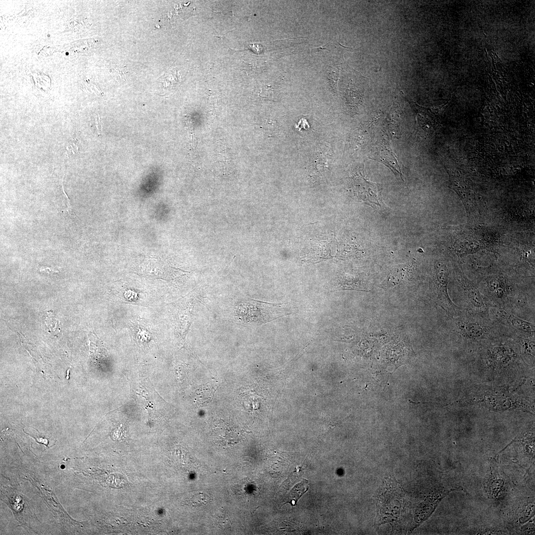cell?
<instances>
[{
  "mask_svg": "<svg viewBox=\"0 0 535 535\" xmlns=\"http://www.w3.org/2000/svg\"><path fill=\"white\" fill-rule=\"evenodd\" d=\"M273 90L269 86L268 88H265L261 90V96L263 98L270 99L273 97Z\"/></svg>",
  "mask_w": 535,
  "mask_h": 535,
  "instance_id": "9a60e30c",
  "label": "cell"
},
{
  "mask_svg": "<svg viewBox=\"0 0 535 535\" xmlns=\"http://www.w3.org/2000/svg\"><path fill=\"white\" fill-rule=\"evenodd\" d=\"M371 157L374 160L380 161L388 167L395 175L399 176L402 180V172L395 154L388 140L383 138L375 145Z\"/></svg>",
  "mask_w": 535,
  "mask_h": 535,
  "instance_id": "3957f363",
  "label": "cell"
},
{
  "mask_svg": "<svg viewBox=\"0 0 535 535\" xmlns=\"http://www.w3.org/2000/svg\"><path fill=\"white\" fill-rule=\"evenodd\" d=\"M210 497L203 492H196L191 494L184 501V504L194 507L205 505L209 503Z\"/></svg>",
  "mask_w": 535,
  "mask_h": 535,
  "instance_id": "30bf717a",
  "label": "cell"
},
{
  "mask_svg": "<svg viewBox=\"0 0 535 535\" xmlns=\"http://www.w3.org/2000/svg\"><path fill=\"white\" fill-rule=\"evenodd\" d=\"M534 341L525 340L523 343L524 349L526 352L534 356L535 343Z\"/></svg>",
  "mask_w": 535,
  "mask_h": 535,
  "instance_id": "5bb4252c",
  "label": "cell"
},
{
  "mask_svg": "<svg viewBox=\"0 0 535 535\" xmlns=\"http://www.w3.org/2000/svg\"><path fill=\"white\" fill-rule=\"evenodd\" d=\"M91 125L93 127L94 132L98 135H101L102 132V120L100 117L96 116L94 121L91 123Z\"/></svg>",
  "mask_w": 535,
  "mask_h": 535,
  "instance_id": "7c38bea8",
  "label": "cell"
},
{
  "mask_svg": "<svg viewBox=\"0 0 535 535\" xmlns=\"http://www.w3.org/2000/svg\"><path fill=\"white\" fill-rule=\"evenodd\" d=\"M434 270L437 294V303L450 314H455L458 307L452 302L448 293V268L443 261L438 260L434 264Z\"/></svg>",
  "mask_w": 535,
  "mask_h": 535,
  "instance_id": "7a4b0ae2",
  "label": "cell"
},
{
  "mask_svg": "<svg viewBox=\"0 0 535 535\" xmlns=\"http://www.w3.org/2000/svg\"><path fill=\"white\" fill-rule=\"evenodd\" d=\"M308 482L306 480L295 485L289 494L288 502L295 505L301 496L308 490Z\"/></svg>",
  "mask_w": 535,
  "mask_h": 535,
  "instance_id": "8fae6325",
  "label": "cell"
},
{
  "mask_svg": "<svg viewBox=\"0 0 535 535\" xmlns=\"http://www.w3.org/2000/svg\"><path fill=\"white\" fill-rule=\"evenodd\" d=\"M458 328L462 335L473 340L482 339L488 333L485 326L477 321H462L458 323Z\"/></svg>",
  "mask_w": 535,
  "mask_h": 535,
  "instance_id": "ba28073f",
  "label": "cell"
},
{
  "mask_svg": "<svg viewBox=\"0 0 535 535\" xmlns=\"http://www.w3.org/2000/svg\"><path fill=\"white\" fill-rule=\"evenodd\" d=\"M360 180L361 181L357 187L361 199L371 206H381L382 204L381 186L367 180L362 176Z\"/></svg>",
  "mask_w": 535,
  "mask_h": 535,
  "instance_id": "277c9868",
  "label": "cell"
},
{
  "mask_svg": "<svg viewBox=\"0 0 535 535\" xmlns=\"http://www.w3.org/2000/svg\"><path fill=\"white\" fill-rule=\"evenodd\" d=\"M460 283L465 296L472 307L478 312L486 311V306L479 289L473 283L462 276Z\"/></svg>",
  "mask_w": 535,
  "mask_h": 535,
  "instance_id": "5b68a950",
  "label": "cell"
},
{
  "mask_svg": "<svg viewBox=\"0 0 535 535\" xmlns=\"http://www.w3.org/2000/svg\"><path fill=\"white\" fill-rule=\"evenodd\" d=\"M486 287L492 296L499 300L504 299L510 290V284L506 279L497 276L489 277L486 280Z\"/></svg>",
  "mask_w": 535,
  "mask_h": 535,
  "instance_id": "9c48e42d",
  "label": "cell"
},
{
  "mask_svg": "<svg viewBox=\"0 0 535 535\" xmlns=\"http://www.w3.org/2000/svg\"><path fill=\"white\" fill-rule=\"evenodd\" d=\"M496 314L498 319L506 325L524 332L534 333L535 332V325L531 322L525 321L503 310L498 311Z\"/></svg>",
  "mask_w": 535,
  "mask_h": 535,
  "instance_id": "52a82bcc",
  "label": "cell"
},
{
  "mask_svg": "<svg viewBox=\"0 0 535 535\" xmlns=\"http://www.w3.org/2000/svg\"><path fill=\"white\" fill-rule=\"evenodd\" d=\"M290 314L282 304L251 299L239 302L235 309L236 318L240 321L248 324H263Z\"/></svg>",
  "mask_w": 535,
  "mask_h": 535,
  "instance_id": "6da1fadb",
  "label": "cell"
},
{
  "mask_svg": "<svg viewBox=\"0 0 535 535\" xmlns=\"http://www.w3.org/2000/svg\"><path fill=\"white\" fill-rule=\"evenodd\" d=\"M414 262L397 265L393 268L386 279L388 288H393L409 279L414 269Z\"/></svg>",
  "mask_w": 535,
  "mask_h": 535,
  "instance_id": "8992f818",
  "label": "cell"
},
{
  "mask_svg": "<svg viewBox=\"0 0 535 535\" xmlns=\"http://www.w3.org/2000/svg\"><path fill=\"white\" fill-rule=\"evenodd\" d=\"M338 73L336 71L331 68H329L328 70V78L330 81V83L334 90H336L337 83L338 81Z\"/></svg>",
  "mask_w": 535,
  "mask_h": 535,
  "instance_id": "4fadbf2b",
  "label": "cell"
}]
</instances>
